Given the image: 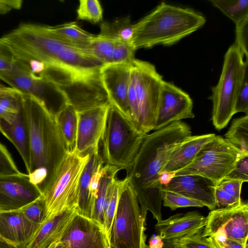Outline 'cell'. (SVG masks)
Wrapping results in <instances>:
<instances>
[{
    "label": "cell",
    "instance_id": "1",
    "mask_svg": "<svg viewBox=\"0 0 248 248\" xmlns=\"http://www.w3.org/2000/svg\"><path fill=\"white\" fill-rule=\"evenodd\" d=\"M191 136L190 126L181 121L173 122L145 135L127 176L146 220L150 211L157 221L162 219L161 190L158 175L170 156Z\"/></svg>",
    "mask_w": 248,
    "mask_h": 248
},
{
    "label": "cell",
    "instance_id": "2",
    "mask_svg": "<svg viewBox=\"0 0 248 248\" xmlns=\"http://www.w3.org/2000/svg\"><path fill=\"white\" fill-rule=\"evenodd\" d=\"M28 125L31 181L43 194L51 184L68 152L56 117L31 96L23 94Z\"/></svg>",
    "mask_w": 248,
    "mask_h": 248
},
{
    "label": "cell",
    "instance_id": "3",
    "mask_svg": "<svg viewBox=\"0 0 248 248\" xmlns=\"http://www.w3.org/2000/svg\"><path fill=\"white\" fill-rule=\"evenodd\" d=\"M18 58L78 72H98L105 65L86 50L63 42L46 32L42 25L22 24L1 37Z\"/></svg>",
    "mask_w": 248,
    "mask_h": 248
},
{
    "label": "cell",
    "instance_id": "4",
    "mask_svg": "<svg viewBox=\"0 0 248 248\" xmlns=\"http://www.w3.org/2000/svg\"><path fill=\"white\" fill-rule=\"evenodd\" d=\"M206 19L188 8L162 2L134 24L131 44L136 50L157 45L171 46L202 27Z\"/></svg>",
    "mask_w": 248,
    "mask_h": 248
},
{
    "label": "cell",
    "instance_id": "5",
    "mask_svg": "<svg viewBox=\"0 0 248 248\" xmlns=\"http://www.w3.org/2000/svg\"><path fill=\"white\" fill-rule=\"evenodd\" d=\"M146 135L110 104L101 140L104 163L127 173Z\"/></svg>",
    "mask_w": 248,
    "mask_h": 248
},
{
    "label": "cell",
    "instance_id": "6",
    "mask_svg": "<svg viewBox=\"0 0 248 248\" xmlns=\"http://www.w3.org/2000/svg\"><path fill=\"white\" fill-rule=\"evenodd\" d=\"M248 68V60L235 44L225 54L222 72L217 84L212 89L210 99L212 101V121L215 128L225 127L234 114L236 96Z\"/></svg>",
    "mask_w": 248,
    "mask_h": 248
},
{
    "label": "cell",
    "instance_id": "7",
    "mask_svg": "<svg viewBox=\"0 0 248 248\" xmlns=\"http://www.w3.org/2000/svg\"><path fill=\"white\" fill-rule=\"evenodd\" d=\"M127 176L122 180L109 248H146V222Z\"/></svg>",
    "mask_w": 248,
    "mask_h": 248
},
{
    "label": "cell",
    "instance_id": "8",
    "mask_svg": "<svg viewBox=\"0 0 248 248\" xmlns=\"http://www.w3.org/2000/svg\"><path fill=\"white\" fill-rule=\"evenodd\" d=\"M90 154L79 155L68 152L54 180L43 194L46 220L77 207L79 180Z\"/></svg>",
    "mask_w": 248,
    "mask_h": 248
},
{
    "label": "cell",
    "instance_id": "9",
    "mask_svg": "<svg viewBox=\"0 0 248 248\" xmlns=\"http://www.w3.org/2000/svg\"><path fill=\"white\" fill-rule=\"evenodd\" d=\"M0 79L22 94L34 98L55 116L67 105L65 94L57 85L42 72H33L27 62L18 57L11 70L0 74Z\"/></svg>",
    "mask_w": 248,
    "mask_h": 248
},
{
    "label": "cell",
    "instance_id": "10",
    "mask_svg": "<svg viewBox=\"0 0 248 248\" xmlns=\"http://www.w3.org/2000/svg\"><path fill=\"white\" fill-rule=\"evenodd\" d=\"M139 108V129L147 134L153 130L164 80L149 62L135 59L131 63Z\"/></svg>",
    "mask_w": 248,
    "mask_h": 248
},
{
    "label": "cell",
    "instance_id": "11",
    "mask_svg": "<svg viewBox=\"0 0 248 248\" xmlns=\"http://www.w3.org/2000/svg\"><path fill=\"white\" fill-rule=\"evenodd\" d=\"M241 154L220 136L215 138L200 151L193 161L175 172V176L199 175L217 186L232 170Z\"/></svg>",
    "mask_w": 248,
    "mask_h": 248
},
{
    "label": "cell",
    "instance_id": "12",
    "mask_svg": "<svg viewBox=\"0 0 248 248\" xmlns=\"http://www.w3.org/2000/svg\"><path fill=\"white\" fill-rule=\"evenodd\" d=\"M58 87L65 94L67 105L77 112L110 104L100 71L75 74Z\"/></svg>",
    "mask_w": 248,
    "mask_h": 248
},
{
    "label": "cell",
    "instance_id": "13",
    "mask_svg": "<svg viewBox=\"0 0 248 248\" xmlns=\"http://www.w3.org/2000/svg\"><path fill=\"white\" fill-rule=\"evenodd\" d=\"M202 234L204 237L230 239L247 244L248 202L242 201L235 206L211 210L206 217Z\"/></svg>",
    "mask_w": 248,
    "mask_h": 248
},
{
    "label": "cell",
    "instance_id": "14",
    "mask_svg": "<svg viewBox=\"0 0 248 248\" xmlns=\"http://www.w3.org/2000/svg\"><path fill=\"white\" fill-rule=\"evenodd\" d=\"M193 101L189 94L173 83L164 80L153 130L182 119L193 118Z\"/></svg>",
    "mask_w": 248,
    "mask_h": 248
},
{
    "label": "cell",
    "instance_id": "15",
    "mask_svg": "<svg viewBox=\"0 0 248 248\" xmlns=\"http://www.w3.org/2000/svg\"><path fill=\"white\" fill-rule=\"evenodd\" d=\"M42 195L28 174L0 176V213L18 211Z\"/></svg>",
    "mask_w": 248,
    "mask_h": 248
},
{
    "label": "cell",
    "instance_id": "16",
    "mask_svg": "<svg viewBox=\"0 0 248 248\" xmlns=\"http://www.w3.org/2000/svg\"><path fill=\"white\" fill-rule=\"evenodd\" d=\"M61 241L66 248H109L103 226L77 212Z\"/></svg>",
    "mask_w": 248,
    "mask_h": 248
},
{
    "label": "cell",
    "instance_id": "17",
    "mask_svg": "<svg viewBox=\"0 0 248 248\" xmlns=\"http://www.w3.org/2000/svg\"><path fill=\"white\" fill-rule=\"evenodd\" d=\"M110 104L82 111H77V133L75 151L86 155L99 148Z\"/></svg>",
    "mask_w": 248,
    "mask_h": 248
},
{
    "label": "cell",
    "instance_id": "18",
    "mask_svg": "<svg viewBox=\"0 0 248 248\" xmlns=\"http://www.w3.org/2000/svg\"><path fill=\"white\" fill-rule=\"evenodd\" d=\"M100 74L109 103L132 122L128 103L131 64H105L101 68Z\"/></svg>",
    "mask_w": 248,
    "mask_h": 248
},
{
    "label": "cell",
    "instance_id": "19",
    "mask_svg": "<svg viewBox=\"0 0 248 248\" xmlns=\"http://www.w3.org/2000/svg\"><path fill=\"white\" fill-rule=\"evenodd\" d=\"M216 184L199 175L175 176L162 188L173 191L202 203L210 210L216 208L215 189Z\"/></svg>",
    "mask_w": 248,
    "mask_h": 248
},
{
    "label": "cell",
    "instance_id": "20",
    "mask_svg": "<svg viewBox=\"0 0 248 248\" xmlns=\"http://www.w3.org/2000/svg\"><path fill=\"white\" fill-rule=\"evenodd\" d=\"M206 217L197 211L178 213L157 221L155 229L163 240L178 239L202 233Z\"/></svg>",
    "mask_w": 248,
    "mask_h": 248
},
{
    "label": "cell",
    "instance_id": "21",
    "mask_svg": "<svg viewBox=\"0 0 248 248\" xmlns=\"http://www.w3.org/2000/svg\"><path fill=\"white\" fill-rule=\"evenodd\" d=\"M40 225L19 211L0 213V237L19 248L26 247Z\"/></svg>",
    "mask_w": 248,
    "mask_h": 248
},
{
    "label": "cell",
    "instance_id": "22",
    "mask_svg": "<svg viewBox=\"0 0 248 248\" xmlns=\"http://www.w3.org/2000/svg\"><path fill=\"white\" fill-rule=\"evenodd\" d=\"M77 208L46 220L25 248H50L61 240L77 213Z\"/></svg>",
    "mask_w": 248,
    "mask_h": 248
},
{
    "label": "cell",
    "instance_id": "23",
    "mask_svg": "<svg viewBox=\"0 0 248 248\" xmlns=\"http://www.w3.org/2000/svg\"><path fill=\"white\" fill-rule=\"evenodd\" d=\"M215 136L211 133L188 137L175 149L162 171L175 173L187 167L201 149Z\"/></svg>",
    "mask_w": 248,
    "mask_h": 248
},
{
    "label": "cell",
    "instance_id": "24",
    "mask_svg": "<svg viewBox=\"0 0 248 248\" xmlns=\"http://www.w3.org/2000/svg\"><path fill=\"white\" fill-rule=\"evenodd\" d=\"M0 131L16 147L28 171L30 163V137L23 104L18 113L12 122L9 123L0 120Z\"/></svg>",
    "mask_w": 248,
    "mask_h": 248
},
{
    "label": "cell",
    "instance_id": "25",
    "mask_svg": "<svg viewBox=\"0 0 248 248\" xmlns=\"http://www.w3.org/2000/svg\"><path fill=\"white\" fill-rule=\"evenodd\" d=\"M43 29L54 37L88 51V45L95 35L83 29L76 22L55 26L42 25Z\"/></svg>",
    "mask_w": 248,
    "mask_h": 248
},
{
    "label": "cell",
    "instance_id": "26",
    "mask_svg": "<svg viewBox=\"0 0 248 248\" xmlns=\"http://www.w3.org/2000/svg\"><path fill=\"white\" fill-rule=\"evenodd\" d=\"M89 154V159L80 178L77 207L78 214L88 217H90L91 212L89 185L92 175L99 165L103 162L99 152V148L92 150Z\"/></svg>",
    "mask_w": 248,
    "mask_h": 248
},
{
    "label": "cell",
    "instance_id": "27",
    "mask_svg": "<svg viewBox=\"0 0 248 248\" xmlns=\"http://www.w3.org/2000/svg\"><path fill=\"white\" fill-rule=\"evenodd\" d=\"M134 29V24H132L128 16L113 21L101 22L98 35L115 41L131 44Z\"/></svg>",
    "mask_w": 248,
    "mask_h": 248
},
{
    "label": "cell",
    "instance_id": "28",
    "mask_svg": "<svg viewBox=\"0 0 248 248\" xmlns=\"http://www.w3.org/2000/svg\"><path fill=\"white\" fill-rule=\"evenodd\" d=\"M55 117L68 152L74 151L77 133V111L66 105L59 111Z\"/></svg>",
    "mask_w": 248,
    "mask_h": 248
},
{
    "label": "cell",
    "instance_id": "29",
    "mask_svg": "<svg viewBox=\"0 0 248 248\" xmlns=\"http://www.w3.org/2000/svg\"><path fill=\"white\" fill-rule=\"evenodd\" d=\"M121 170L116 167L106 164L101 178L97 196L94 201L91 210L90 218L103 226V217L108 186L111 180Z\"/></svg>",
    "mask_w": 248,
    "mask_h": 248
},
{
    "label": "cell",
    "instance_id": "30",
    "mask_svg": "<svg viewBox=\"0 0 248 248\" xmlns=\"http://www.w3.org/2000/svg\"><path fill=\"white\" fill-rule=\"evenodd\" d=\"M224 139L241 154H248V115L233 120Z\"/></svg>",
    "mask_w": 248,
    "mask_h": 248
},
{
    "label": "cell",
    "instance_id": "31",
    "mask_svg": "<svg viewBox=\"0 0 248 248\" xmlns=\"http://www.w3.org/2000/svg\"><path fill=\"white\" fill-rule=\"evenodd\" d=\"M121 183L122 180L118 179L116 176L111 180L108 188L103 213V226L108 242L116 213Z\"/></svg>",
    "mask_w": 248,
    "mask_h": 248
},
{
    "label": "cell",
    "instance_id": "32",
    "mask_svg": "<svg viewBox=\"0 0 248 248\" xmlns=\"http://www.w3.org/2000/svg\"><path fill=\"white\" fill-rule=\"evenodd\" d=\"M23 94L12 88L0 94V120L12 122L23 104Z\"/></svg>",
    "mask_w": 248,
    "mask_h": 248
},
{
    "label": "cell",
    "instance_id": "33",
    "mask_svg": "<svg viewBox=\"0 0 248 248\" xmlns=\"http://www.w3.org/2000/svg\"><path fill=\"white\" fill-rule=\"evenodd\" d=\"M209 1L235 25L248 18V0H210Z\"/></svg>",
    "mask_w": 248,
    "mask_h": 248
},
{
    "label": "cell",
    "instance_id": "34",
    "mask_svg": "<svg viewBox=\"0 0 248 248\" xmlns=\"http://www.w3.org/2000/svg\"><path fill=\"white\" fill-rule=\"evenodd\" d=\"M115 44L114 40L95 35L88 45V51L105 65L112 64Z\"/></svg>",
    "mask_w": 248,
    "mask_h": 248
},
{
    "label": "cell",
    "instance_id": "35",
    "mask_svg": "<svg viewBox=\"0 0 248 248\" xmlns=\"http://www.w3.org/2000/svg\"><path fill=\"white\" fill-rule=\"evenodd\" d=\"M77 18L96 24L103 20V11L97 0H80L77 9Z\"/></svg>",
    "mask_w": 248,
    "mask_h": 248
},
{
    "label": "cell",
    "instance_id": "36",
    "mask_svg": "<svg viewBox=\"0 0 248 248\" xmlns=\"http://www.w3.org/2000/svg\"><path fill=\"white\" fill-rule=\"evenodd\" d=\"M161 199L163 205L169 207L171 210H175L177 208L181 207H203L205 206L202 203L198 201L162 188Z\"/></svg>",
    "mask_w": 248,
    "mask_h": 248
},
{
    "label": "cell",
    "instance_id": "37",
    "mask_svg": "<svg viewBox=\"0 0 248 248\" xmlns=\"http://www.w3.org/2000/svg\"><path fill=\"white\" fill-rule=\"evenodd\" d=\"M18 211L30 221L38 225L42 224L46 218V205L43 195Z\"/></svg>",
    "mask_w": 248,
    "mask_h": 248
},
{
    "label": "cell",
    "instance_id": "38",
    "mask_svg": "<svg viewBox=\"0 0 248 248\" xmlns=\"http://www.w3.org/2000/svg\"><path fill=\"white\" fill-rule=\"evenodd\" d=\"M136 50L131 44L115 41L112 57V63L130 64L135 59Z\"/></svg>",
    "mask_w": 248,
    "mask_h": 248
},
{
    "label": "cell",
    "instance_id": "39",
    "mask_svg": "<svg viewBox=\"0 0 248 248\" xmlns=\"http://www.w3.org/2000/svg\"><path fill=\"white\" fill-rule=\"evenodd\" d=\"M17 59L13 50L2 38H0V74L12 69Z\"/></svg>",
    "mask_w": 248,
    "mask_h": 248
},
{
    "label": "cell",
    "instance_id": "40",
    "mask_svg": "<svg viewBox=\"0 0 248 248\" xmlns=\"http://www.w3.org/2000/svg\"><path fill=\"white\" fill-rule=\"evenodd\" d=\"M244 112L248 115V68L237 92L234 105V114Z\"/></svg>",
    "mask_w": 248,
    "mask_h": 248
},
{
    "label": "cell",
    "instance_id": "41",
    "mask_svg": "<svg viewBox=\"0 0 248 248\" xmlns=\"http://www.w3.org/2000/svg\"><path fill=\"white\" fill-rule=\"evenodd\" d=\"M235 44L248 60V18L236 25Z\"/></svg>",
    "mask_w": 248,
    "mask_h": 248
},
{
    "label": "cell",
    "instance_id": "42",
    "mask_svg": "<svg viewBox=\"0 0 248 248\" xmlns=\"http://www.w3.org/2000/svg\"><path fill=\"white\" fill-rule=\"evenodd\" d=\"M202 233L181 237L176 241L181 248H213L207 237Z\"/></svg>",
    "mask_w": 248,
    "mask_h": 248
},
{
    "label": "cell",
    "instance_id": "43",
    "mask_svg": "<svg viewBox=\"0 0 248 248\" xmlns=\"http://www.w3.org/2000/svg\"><path fill=\"white\" fill-rule=\"evenodd\" d=\"M20 173L6 147L0 143V176Z\"/></svg>",
    "mask_w": 248,
    "mask_h": 248
},
{
    "label": "cell",
    "instance_id": "44",
    "mask_svg": "<svg viewBox=\"0 0 248 248\" xmlns=\"http://www.w3.org/2000/svg\"><path fill=\"white\" fill-rule=\"evenodd\" d=\"M224 179L248 181V154L241 155L237 160L235 168Z\"/></svg>",
    "mask_w": 248,
    "mask_h": 248
},
{
    "label": "cell",
    "instance_id": "45",
    "mask_svg": "<svg viewBox=\"0 0 248 248\" xmlns=\"http://www.w3.org/2000/svg\"><path fill=\"white\" fill-rule=\"evenodd\" d=\"M216 208H228L239 204L242 200H238L217 185L215 189Z\"/></svg>",
    "mask_w": 248,
    "mask_h": 248
},
{
    "label": "cell",
    "instance_id": "46",
    "mask_svg": "<svg viewBox=\"0 0 248 248\" xmlns=\"http://www.w3.org/2000/svg\"><path fill=\"white\" fill-rule=\"evenodd\" d=\"M128 103L132 122L139 129L138 103L134 85L131 76L128 91Z\"/></svg>",
    "mask_w": 248,
    "mask_h": 248
},
{
    "label": "cell",
    "instance_id": "47",
    "mask_svg": "<svg viewBox=\"0 0 248 248\" xmlns=\"http://www.w3.org/2000/svg\"><path fill=\"white\" fill-rule=\"evenodd\" d=\"M104 162H102L99 165L97 169L92 175L91 179L89 189L90 195L91 210L92 205L97 196L100 181L104 171Z\"/></svg>",
    "mask_w": 248,
    "mask_h": 248
},
{
    "label": "cell",
    "instance_id": "48",
    "mask_svg": "<svg viewBox=\"0 0 248 248\" xmlns=\"http://www.w3.org/2000/svg\"><path fill=\"white\" fill-rule=\"evenodd\" d=\"M243 183L239 180L223 179L217 185L237 200H242L241 192Z\"/></svg>",
    "mask_w": 248,
    "mask_h": 248
},
{
    "label": "cell",
    "instance_id": "49",
    "mask_svg": "<svg viewBox=\"0 0 248 248\" xmlns=\"http://www.w3.org/2000/svg\"><path fill=\"white\" fill-rule=\"evenodd\" d=\"M213 248H247L248 244H244L238 241L227 239L216 238L214 237H207Z\"/></svg>",
    "mask_w": 248,
    "mask_h": 248
},
{
    "label": "cell",
    "instance_id": "50",
    "mask_svg": "<svg viewBox=\"0 0 248 248\" xmlns=\"http://www.w3.org/2000/svg\"><path fill=\"white\" fill-rule=\"evenodd\" d=\"M164 241L159 234L152 236L149 241V245L146 248H162Z\"/></svg>",
    "mask_w": 248,
    "mask_h": 248
},
{
    "label": "cell",
    "instance_id": "51",
    "mask_svg": "<svg viewBox=\"0 0 248 248\" xmlns=\"http://www.w3.org/2000/svg\"><path fill=\"white\" fill-rule=\"evenodd\" d=\"M175 176L174 173L162 171L158 175V181L162 186H166L171 179Z\"/></svg>",
    "mask_w": 248,
    "mask_h": 248
},
{
    "label": "cell",
    "instance_id": "52",
    "mask_svg": "<svg viewBox=\"0 0 248 248\" xmlns=\"http://www.w3.org/2000/svg\"><path fill=\"white\" fill-rule=\"evenodd\" d=\"M163 241L164 244L162 248H181L174 239L163 240Z\"/></svg>",
    "mask_w": 248,
    "mask_h": 248
},
{
    "label": "cell",
    "instance_id": "53",
    "mask_svg": "<svg viewBox=\"0 0 248 248\" xmlns=\"http://www.w3.org/2000/svg\"><path fill=\"white\" fill-rule=\"evenodd\" d=\"M0 248H19L14 245L10 244L2 239H0Z\"/></svg>",
    "mask_w": 248,
    "mask_h": 248
},
{
    "label": "cell",
    "instance_id": "54",
    "mask_svg": "<svg viewBox=\"0 0 248 248\" xmlns=\"http://www.w3.org/2000/svg\"><path fill=\"white\" fill-rule=\"evenodd\" d=\"M50 248H66L65 246L61 242L59 241L54 244Z\"/></svg>",
    "mask_w": 248,
    "mask_h": 248
},
{
    "label": "cell",
    "instance_id": "55",
    "mask_svg": "<svg viewBox=\"0 0 248 248\" xmlns=\"http://www.w3.org/2000/svg\"><path fill=\"white\" fill-rule=\"evenodd\" d=\"M10 87H6L0 82V94L7 91Z\"/></svg>",
    "mask_w": 248,
    "mask_h": 248
},
{
    "label": "cell",
    "instance_id": "56",
    "mask_svg": "<svg viewBox=\"0 0 248 248\" xmlns=\"http://www.w3.org/2000/svg\"><path fill=\"white\" fill-rule=\"evenodd\" d=\"M0 239H1V238L0 237Z\"/></svg>",
    "mask_w": 248,
    "mask_h": 248
}]
</instances>
